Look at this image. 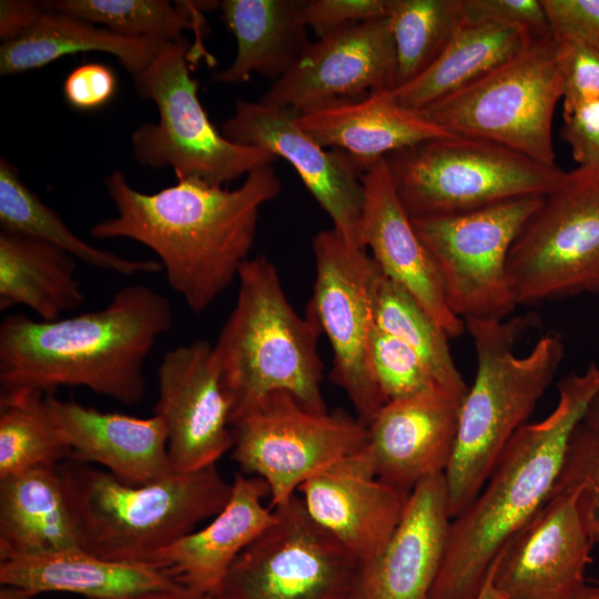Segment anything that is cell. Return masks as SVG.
Here are the masks:
<instances>
[{"mask_svg":"<svg viewBox=\"0 0 599 599\" xmlns=\"http://www.w3.org/2000/svg\"><path fill=\"white\" fill-rule=\"evenodd\" d=\"M265 481L236 474L224 507L197 531H191L160 551L155 566L182 587L214 596L242 551L272 522L274 510Z\"/></svg>","mask_w":599,"mask_h":599,"instance_id":"cb8c5ba5","label":"cell"},{"mask_svg":"<svg viewBox=\"0 0 599 599\" xmlns=\"http://www.w3.org/2000/svg\"><path fill=\"white\" fill-rule=\"evenodd\" d=\"M396 52L389 19L341 28L309 42L261 101L305 112L392 90Z\"/></svg>","mask_w":599,"mask_h":599,"instance_id":"e0dca14e","label":"cell"},{"mask_svg":"<svg viewBox=\"0 0 599 599\" xmlns=\"http://www.w3.org/2000/svg\"><path fill=\"white\" fill-rule=\"evenodd\" d=\"M569 599H599V580L593 585L583 583Z\"/></svg>","mask_w":599,"mask_h":599,"instance_id":"681fc988","label":"cell"},{"mask_svg":"<svg viewBox=\"0 0 599 599\" xmlns=\"http://www.w3.org/2000/svg\"><path fill=\"white\" fill-rule=\"evenodd\" d=\"M296 122L323 148L345 152L362 172L393 152L454 135L383 93L301 112Z\"/></svg>","mask_w":599,"mask_h":599,"instance_id":"d4e9b609","label":"cell"},{"mask_svg":"<svg viewBox=\"0 0 599 599\" xmlns=\"http://www.w3.org/2000/svg\"><path fill=\"white\" fill-rule=\"evenodd\" d=\"M461 402L438 385L386 402L366 424L365 448L377 477L410 493L425 479L444 474Z\"/></svg>","mask_w":599,"mask_h":599,"instance_id":"ffe728a7","label":"cell"},{"mask_svg":"<svg viewBox=\"0 0 599 599\" xmlns=\"http://www.w3.org/2000/svg\"><path fill=\"white\" fill-rule=\"evenodd\" d=\"M476 354V375L464 397L454 450L444 473L451 517L480 491L505 448L527 423L565 355L558 334L514 353L528 317L465 321Z\"/></svg>","mask_w":599,"mask_h":599,"instance_id":"277c9868","label":"cell"},{"mask_svg":"<svg viewBox=\"0 0 599 599\" xmlns=\"http://www.w3.org/2000/svg\"><path fill=\"white\" fill-rule=\"evenodd\" d=\"M235 305L213 345L214 362L231 405V425L260 400L286 392L306 408L328 412L322 393V329L306 309L297 314L278 271L265 256L248 258L238 276Z\"/></svg>","mask_w":599,"mask_h":599,"instance_id":"5b68a950","label":"cell"},{"mask_svg":"<svg viewBox=\"0 0 599 599\" xmlns=\"http://www.w3.org/2000/svg\"><path fill=\"white\" fill-rule=\"evenodd\" d=\"M385 159L410 220L544 197L566 173L499 143L456 134L418 143Z\"/></svg>","mask_w":599,"mask_h":599,"instance_id":"52a82bcc","label":"cell"},{"mask_svg":"<svg viewBox=\"0 0 599 599\" xmlns=\"http://www.w3.org/2000/svg\"><path fill=\"white\" fill-rule=\"evenodd\" d=\"M541 200L519 199L463 214L412 220L457 317L506 319L515 311L508 255Z\"/></svg>","mask_w":599,"mask_h":599,"instance_id":"4fadbf2b","label":"cell"},{"mask_svg":"<svg viewBox=\"0 0 599 599\" xmlns=\"http://www.w3.org/2000/svg\"><path fill=\"white\" fill-rule=\"evenodd\" d=\"M41 2L29 0H1L0 38L3 42L17 39L30 31L45 13Z\"/></svg>","mask_w":599,"mask_h":599,"instance_id":"f6af8a7d","label":"cell"},{"mask_svg":"<svg viewBox=\"0 0 599 599\" xmlns=\"http://www.w3.org/2000/svg\"><path fill=\"white\" fill-rule=\"evenodd\" d=\"M312 250L315 280L307 311L332 347L331 379L367 424L386 403L368 361L373 291L379 267L367 248L353 245L334 229L315 234Z\"/></svg>","mask_w":599,"mask_h":599,"instance_id":"5bb4252c","label":"cell"},{"mask_svg":"<svg viewBox=\"0 0 599 599\" xmlns=\"http://www.w3.org/2000/svg\"><path fill=\"white\" fill-rule=\"evenodd\" d=\"M374 324L413 349L426 364L436 384L459 399L467 394L448 344V335L402 286L382 271L373 291Z\"/></svg>","mask_w":599,"mask_h":599,"instance_id":"d6a6232c","label":"cell"},{"mask_svg":"<svg viewBox=\"0 0 599 599\" xmlns=\"http://www.w3.org/2000/svg\"><path fill=\"white\" fill-rule=\"evenodd\" d=\"M297 494L311 517L359 562L388 540L409 496L377 477L365 446L314 475Z\"/></svg>","mask_w":599,"mask_h":599,"instance_id":"44dd1931","label":"cell"},{"mask_svg":"<svg viewBox=\"0 0 599 599\" xmlns=\"http://www.w3.org/2000/svg\"><path fill=\"white\" fill-rule=\"evenodd\" d=\"M368 361L386 402L409 397L437 385L413 349L375 324L368 343Z\"/></svg>","mask_w":599,"mask_h":599,"instance_id":"8d00e7d4","label":"cell"},{"mask_svg":"<svg viewBox=\"0 0 599 599\" xmlns=\"http://www.w3.org/2000/svg\"><path fill=\"white\" fill-rule=\"evenodd\" d=\"M464 22L518 27L536 37L550 33L541 0H461Z\"/></svg>","mask_w":599,"mask_h":599,"instance_id":"60d3db41","label":"cell"},{"mask_svg":"<svg viewBox=\"0 0 599 599\" xmlns=\"http://www.w3.org/2000/svg\"><path fill=\"white\" fill-rule=\"evenodd\" d=\"M193 45L187 39L167 43L133 79L139 95L156 104L160 120L133 132L132 150L141 164L170 166L177 180L224 186L276 158L230 141L212 124L197 97L199 82L190 72L189 62L199 58Z\"/></svg>","mask_w":599,"mask_h":599,"instance_id":"9c48e42d","label":"cell"},{"mask_svg":"<svg viewBox=\"0 0 599 599\" xmlns=\"http://www.w3.org/2000/svg\"><path fill=\"white\" fill-rule=\"evenodd\" d=\"M112 68L104 63H84L74 68L63 83L64 99L80 111H92L106 104L116 92Z\"/></svg>","mask_w":599,"mask_h":599,"instance_id":"ee69618b","label":"cell"},{"mask_svg":"<svg viewBox=\"0 0 599 599\" xmlns=\"http://www.w3.org/2000/svg\"><path fill=\"white\" fill-rule=\"evenodd\" d=\"M535 38L518 27L464 22L423 73L383 94L403 108L420 111L510 60Z\"/></svg>","mask_w":599,"mask_h":599,"instance_id":"f1b7e54d","label":"cell"},{"mask_svg":"<svg viewBox=\"0 0 599 599\" xmlns=\"http://www.w3.org/2000/svg\"><path fill=\"white\" fill-rule=\"evenodd\" d=\"M561 99L558 42L550 32L418 112L453 134L489 140L555 166L552 121Z\"/></svg>","mask_w":599,"mask_h":599,"instance_id":"ba28073f","label":"cell"},{"mask_svg":"<svg viewBox=\"0 0 599 599\" xmlns=\"http://www.w3.org/2000/svg\"><path fill=\"white\" fill-rule=\"evenodd\" d=\"M154 415L166 427L174 471L212 465L233 447L231 405L214 362L213 345L194 341L169 349L158 368Z\"/></svg>","mask_w":599,"mask_h":599,"instance_id":"ac0fdd59","label":"cell"},{"mask_svg":"<svg viewBox=\"0 0 599 599\" xmlns=\"http://www.w3.org/2000/svg\"><path fill=\"white\" fill-rule=\"evenodd\" d=\"M70 458L43 394H1L0 479L35 467H55Z\"/></svg>","mask_w":599,"mask_h":599,"instance_id":"e575fe53","label":"cell"},{"mask_svg":"<svg viewBox=\"0 0 599 599\" xmlns=\"http://www.w3.org/2000/svg\"><path fill=\"white\" fill-rule=\"evenodd\" d=\"M388 19L396 52L395 89L423 73L447 47L464 23L461 0H392Z\"/></svg>","mask_w":599,"mask_h":599,"instance_id":"d590c367","label":"cell"},{"mask_svg":"<svg viewBox=\"0 0 599 599\" xmlns=\"http://www.w3.org/2000/svg\"><path fill=\"white\" fill-rule=\"evenodd\" d=\"M477 599H507L494 585L491 567Z\"/></svg>","mask_w":599,"mask_h":599,"instance_id":"7dc6e473","label":"cell"},{"mask_svg":"<svg viewBox=\"0 0 599 599\" xmlns=\"http://www.w3.org/2000/svg\"><path fill=\"white\" fill-rule=\"evenodd\" d=\"M242 551L216 599H351L359 561L308 514L298 494Z\"/></svg>","mask_w":599,"mask_h":599,"instance_id":"7c38bea8","label":"cell"},{"mask_svg":"<svg viewBox=\"0 0 599 599\" xmlns=\"http://www.w3.org/2000/svg\"><path fill=\"white\" fill-rule=\"evenodd\" d=\"M304 0H223L222 19L236 40L233 62L213 74L238 84L255 72L274 81L284 75L308 43L302 18Z\"/></svg>","mask_w":599,"mask_h":599,"instance_id":"83f0119b","label":"cell"},{"mask_svg":"<svg viewBox=\"0 0 599 599\" xmlns=\"http://www.w3.org/2000/svg\"><path fill=\"white\" fill-rule=\"evenodd\" d=\"M300 112L263 101L237 100L222 124L230 141L263 149L285 159L333 227L353 245L365 247L362 233L364 186L362 171L343 151H325L297 125Z\"/></svg>","mask_w":599,"mask_h":599,"instance_id":"2e32d148","label":"cell"},{"mask_svg":"<svg viewBox=\"0 0 599 599\" xmlns=\"http://www.w3.org/2000/svg\"><path fill=\"white\" fill-rule=\"evenodd\" d=\"M0 225L1 231L47 242L99 270L126 276L162 271L158 260L126 258L81 240L4 159L0 160Z\"/></svg>","mask_w":599,"mask_h":599,"instance_id":"1f68e13d","label":"cell"},{"mask_svg":"<svg viewBox=\"0 0 599 599\" xmlns=\"http://www.w3.org/2000/svg\"><path fill=\"white\" fill-rule=\"evenodd\" d=\"M361 179L362 233L370 256L382 273L412 295L449 338L460 336L465 322L447 304L435 261L396 194L386 159L368 165Z\"/></svg>","mask_w":599,"mask_h":599,"instance_id":"7402d4cb","label":"cell"},{"mask_svg":"<svg viewBox=\"0 0 599 599\" xmlns=\"http://www.w3.org/2000/svg\"><path fill=\"white\" fill-rule=\"evenodd\" d=\"M82 549L64 480L55 467L0 479V561Z\"/></svg>","mask_w":599,"mask_h":599,"instance_id":"4316f807","label":"cell"},{"mask_svg":"<svg viewBox=\"0 0 599 599\" xmlns=\"http://www.w3.org/2000/svg\"><path fill=\"white\" fill-rule=\"evenodd\" d=\"M558 393L552 412L515 434L480 491L453 518L430 599H477L499 552L548 501L572 432L599 393V364L562 377Z\"/></svg>","mask_w":599,"mask_h":599,"instance_id":"3957f363","label":"cell"},{"mask_svg":"<svg viewBox=\"0 0 599 599\" xmlns=\"http://www.w3.org/2000/svg\"><path fill=\"white\" fill-rule=\"evenodd\" d=\"M77 258L47 242L0 233V309L21 304L42 321L77 311L85 296L75 278Z\"/></svg>","mask_w":599,"mask_h":599,"instance_id":"4dcf8cb0","label":"cell"},{"mask_svg":"<svg viewBox=\"0 0 599 599\" xmlns=\"http://www.w3.org/2000/svg\"><path fill=\"white\" fill-rule=\"evenodd\" d=\"M119 599H216L214 596L199 593L186 588L173 590V591H161V592H149L142 593L125 598Z\"/></svg>","mask_w":599,"mask_h":599,"instance_id":"bcb514c9","label":"cell"},{"mask_svg":"<svg viewBox=\"0 0 599 599\" xmlns=\"http://www.w3.org/2000/svg\"><path fill=\"white\" fill-rule=\"evenodd\" d=\"M105 187L116 215L92 225L91 235L151 248L170 287L200 314L237 280L255 242L260 211L281 193L282 183L268 164L233 190L185 179L146 194L120 171L106 177Z\"/></svg>","mask_w":599,"mask_h":599,"instance_id":"6da1fadb","label":"cell"},{"mask_svg":"<svg viewBox=\"0 0 599 599\" xmlns=\"http://www.w3.org/2000/svg\"><path fill=\"white\" fill-rule=\"evenodd\" d=\"M173 321L169 300L143 284L119 290L101 309L55 321L8 315L0 324L1 394L85 387L134 405L145 395L144 363Z\"/></svg>","mask_w":599,"mask_h":599,"instance_id":"7a4b0ae2","label":"cell"},{"mask_svg":"<svg viewBox=\"0 0 599 599\" xmlns=\"http://www.w3.org/2000/svg\"><path fill=\"white\" fill-rule=\"evenodd\" d=\"M58 469L81 548L99 558L126 564L155 566L161 550L193 531L199 522L213 518L232 490L216 465L173 470L139 486L78 460L68 459Z\"/></svg>","mask_w":599,"mask_h":599,"instance_id":"8992f818","label":"cell"},{"mask_svg":"<svg viewBox=\"0 0 599 599\" xmlns=\"http://www.w3.org/2000/svg\"><path fill=\"white\" fill-rule=\"evenodd\" d=\"M581 485L587 493L593 540L599 544V393L570 437L555 487L561 490Z\"/></svg>","mask_w":599,"mask_h":599,"instance_id":"74e56055","label":"cell"},{"mask_svg":"<svg viewBox=\"0 0 599 599\" xmlns=\"http://www.w3.org/2000/svg\"><path fill=\"white\" fill-rule=\"evenodd\" d=\"M0 583L20 587L33 596L64 591L84 599H119L184 588L155 566L106 560L83 549L0 561Z\"/></svg>","mask_w":599,"mask_h":599,"instance_id":"484cf974","label":"cell"},{"mask_svg":"<svg viewBox=\"0 0 599 599\" xmlns=\"http://www.w3.org/2000/svg\"><path fill=\"white\" fill-rule=\"evenodd\" d=\"M47 410L72 460L97 464L124 484L139 486L173 471L167 433L156 415L104 413L73 400L44 396Z\"/></svg>","mask_w":599,"mask_h":599,"instance_id":"603a6c76","label":"cell"},{"mask_svg":"<svg viewBox=\"0 0 599 599\" xmlns=\"http://www.w3.org/2000/svg\"><path fill=\"white\" fill-rule=\"evenodd\" d=\"M557 42L562 108L598 100L599 49L576 42Z\"/></svg>","mask_w":599,"mask_h":599,"instance_id":"f35d334b","label":"cell"},{"mask_svg":"<svg viewBox=\"0 0 599 599\" xmlns=\"http://www.w3.org/2000/svg\"><path fill=\"white\" fill-rule=\"evenodd\" d=\"M581 485L552 493L491 565L507 599H569L583 583L593 540Z\"/></svg>","mask_w":599,"mask_h":599,"instance_id":"9a60e30c","label":"cell"},{"mask_svg":"<svg viewBox=\"0 0 599 599\" xmlns=\"http://www.w3.org/2000/svg\"><path fill=\"white\" fill-rule=\"evenodd\" d=\"M562 138L578 167L599 171V99L562 108Z\"/></svg>","mask_w":599,"mask_h":599,"instance_id":"7bdbcfd3","label":"cell"},{"mask_svg":"<svg viewBox=\"0 0 599 599\" xmlns=\"http://www.w3.org/2000/svg\"><path fill=\"white\" fill-rule=\"evenodd\" d=\"M392 0H304L302 18L317 38L346 26L387 18Z\"/></svg>","mask_w":599,"mask_h":599,"instance_id":"ab89813d","label":"cell"},{"mask_svg":"<svg viewBox=\"0 0 599 599\" xmlns=\"http://www.w3.org/2000/svg\"><path fill=\"white\" fill-rule=\"evenodd\" d=\"M557 41L599 49V0H541Z\"/></svg>","mask_w":599,"mask_h":599,"instance_id":"b9f144b4","label":"cell"},{"mask_svg":"<svg viewBox=\"0 0 599 599\" xmlns=\"http://www.w3.org/2000/svg\"><path fill=\"white\" fill-rule=\"evenodd\" d=\"M45 8V13L30 31L17 39L2 42L1 75L43 68L67 54L99 51L116 57L134 79L170 43L148 38L122 37L106 28L97 27L47 6Z\"/></svg>","mask_w":599,"mask_h":599,"instance_id":"f546056e","label":"cell"},{"mask_svg":"<svg viewBox=\"0 0 599 599\" xmlns=\"http://www.w3.org/2000/svg\"><path fill=\"white\" fill-rule=\"evenodd\" d=\"M451 520L444 474L418 484L388 540L359 562L351 599H430Z\"/></svg>","mask_w":599,"mask_h":599,"instance_id":"d6986e66","label":"cell"},{"mask_svg":"<svg viewBox=\"0 0 599 599\" xmlns=\"http://www.w3.org/2000/svg\"><path fill=\"white\" fill-rule=\"evenodd\" d=\"M232 457L270 489L275 508L314 475L362 449L367 427L345 413H318L286 392L260 400L231 425Z\"/></svg>","mask_w":599,"mask_h":599,"instance_id":"8fae6325","label":"cell"},{"mask_svg":"<svg viewBox=\"0 0 599 599\" xmlns=\"http://www.w3.org/2000/svg\"><path fill=\"white\" fill-rule=\"evenodd\" d=\"M507 272L518 305L599 294V171L565 173L517 235Z\"/></svg>","mask_w":599,"mask_h":599,"instance_id":"30bf717a","label":"cell"},{"mask_svg":"<svg viewBox=\"0 0 599 599\" xmlns=\"http://www.w3.org/2000/svg\"><path fill=\"white\" fill-rule=\"evenodd\" d=\"M33 595L29 591L10 585H1L0 599H33Z\"/></svg>","mask_w":599,"mask_h":599,"instance_id":"c3c4849f","label":"cell"},{"mask_svg":"<svg viewBox=\"0 0 599 599\" xmlns=\"http://www.w3.org/2000/svg\"><path fill=\"white\" fill-rule=\"evenodd\" d=\"M55 11L82 19L126 38H148L163 42L185 40L191 29L201 38L205 20L203 11L220 2L165 0H55L44 1ZM200 43V41H199Z\"/></svg>","mask_w":599,"mask_h":599,"instance_id":"836d02e7","label":"cell"}]
</instances>
